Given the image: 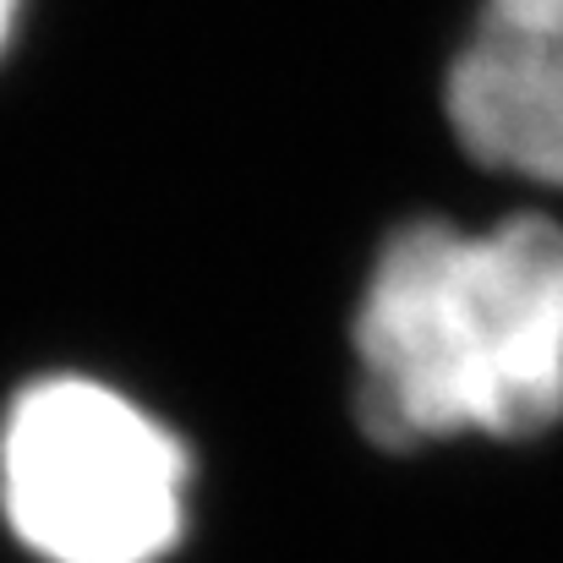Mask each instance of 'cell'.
Masks as SVG:
<instances>
[{"mask_svg": "<svg viewBox=\"0 0 563 563\" xmlns=\"http://www.w3.org/2000/svg\"><path fill=\"white\" fill-rule=\"evenodd\" d=\"M443 121L471 165L563 197V0H476Z\"/></svg>", "mask_w": 563, "mask_h": 563, "instance_id": "3957f363", "label": "cell"}, {"mask_svg": "<svg viewBox=\"0 0 563 563\" xmlns=\"http://www.w3.org/2000/svg\"><path fill=\"white\" fill-rule=\"evenodd\" d=\"M191 449L99 377H38L0 421V515L38 563H159L187 537Z\"/></svg>", "mask_w": 563, "mask_h": 563, "instance_id": "7a4b0ae2", "label": "cell"}, {"mask_svg": "<svg viewBox=\"0 0 563 563\" xmlns=\"http://www.w3.org/2000/svg\"><path fill=\"white\" fill-rule=\"evenodd\" d=\"M16 16H22V0H0V55H5V44L16 33Z\"/></svg>", "mask_w": 563, "mask_h": 563, "instance_id": "277c9868", "label": "cell"}, {"mask_svg": "<svg viewBox=\"0 0 563 563\" xmlns=\"http://www.w3.org/2000/svg\"><path fill=\"white\" fill-rule=\"evenodd\" d=\"M356 421L388 454L526 443L563 421V219L416 213L377 241L356 312Z\"/></svg>", "mask_w": 563, "mask_h": 563, "instance_id": "6da1fadb", "label": "cell"}]
</instances>
